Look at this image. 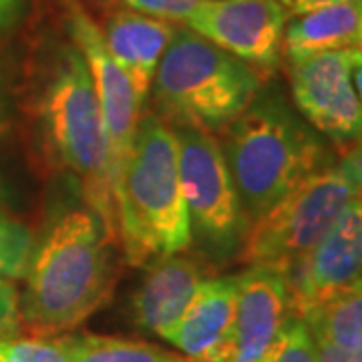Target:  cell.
Returning <instances> with one entry per match:
<instances>
[{
    "mask_svg": "<svg viewBox=\"0 0 362 362\" xmlns=\"http://www.w3.org/2000/svg\"><path fill=\"white\" fill-rule=\"evenodd\" d=\"M314 342H316V362H362V349H340L337 344L316 338Z\"/></svg>",
    "mask_w": 362,
    "mask_h": 362,
    "instance_id": "24",
    "label": "cell"
},
{
    "mask_svg": "<svg viewBox=\"0 0 362 362\" xmlns=\"http://www.w3.org/2000/svg\"><path fill=\"white\" fill-rule=\"evenodd\" d=\"M286 23L280 0H202L183 25L250 66L272 71L282 54Z\"/></svg>",
    "mask_w": 362,
    "mask_h": 362,
    "instance_id": "10",
    "label": "cell"
},
{
    "mask_svg": "<svg viewBox=\"0 0 362 362\" xmlns=\"http://www.w3.org/2000/svg\"><path fill=\"white\" fill-rule=\"evenodd\" d=\"M254 362H316V342L308 324L290 316L270 346Z\"/></svg>",
    "mask_w": 362,
    "mask_h": 362,
    "instance_id": "20",
    "label": "cell"
},
{
    "mask_svg": "<svg viewBox=\"0 0 362 362\" xmlns=\"http://www.w3.org/2000/svg\"><path fill=\"white\" fill-rule=\"evenodd\" d=\"M0 209H2V192H0Z\"/></svg>",
    "mask_w": 362,
    "mask_h": 362,
    "instance_id": "31",
    "label": "cell"
},
{
    "mask_svg": "<svg viewBox=\"0 0 362 362\" xmlns=\"http://www.w3.org/2000/svg\"><path fill=\"white\" fill-rule=\"evenodd\" d=\"M354 197L358 185L338 161H330L252 221L242 259L284 274L334 226Z\"/></svg>",
    "mask_w": 362,
    "mask_h": 362,
    "instance_id": "6",
    "label": "cell"
},
{
    "mask_svg": "<svg viewBox=\"0 0 362 362\" xmlns=\"http://www.w3.org/2000/svg\"><path fill=\"white\" fill-rule=\"evenodd\" d=\"M337 2H346V0H280V4L286 8L288 16H300V14L312 13L316 8L330 6Z\"/></svg>",
    "mask_w": 362,
    "mask_h": 362,
    "instance_id": "25",
    "label": "cell"
},
{
    "mask_svg": "<svg viewBox=\"0 0 362 362\" xmlns=\"http://www.w3.org/2000/svg\"><path fill=\"white\" fill-rule=\"evenodd\" d=\"M11 117H8V99H6V89H4V78L0 71V137L8 131Z\"/></svg>",
    "mask_w": 362,
    "mask_h": 362,
    "instance_id": "27",
    "label": "cell"
},
{
    "mask_svg": "<svg viewBox=\"0 0 362 362\" xmlns=\"http://www.w3.org/2000/svg\"><path fill=\"white\" fill-rule=\"evenodd\" d=\"M115 206L119 242L131 266L141 268L192 244L177 137L157 115L139 119L129 156L115 177Z\"/></svg>",
    "mask_w": 362,
    "mask_h": 362,
    "instance_id": "2",
    "label": "cell"
},
{
    "mask_svg": "<svg viewBox=\"0 0 362 362\" xmlns=\"http://www.w3.org/2000/svg\"><path fill=\"white\" fill-rule=\"evenodd\" d=\"M97 216L75 209L54 221L33 250L21 296V322L33 337L75 330L111 300L115 266Z\"/></svg>",
    "mask_w": 362,
    "mask_h": 362,
    "instance_id": "1",
    "label": "cell"
},
{
    "mask_svg": "<svg viewBox=\"0 0 362 362\" xmlns=\"http://www.w3.org/2000/svg\"><path fill=\"white\" fill-rule=\"evenodd\" d=\"M77 337H30L0 340V358L4 362H73Z\"/></svg>",
    "mask_w": 362,
    "mask_h": 362,
    "instance_id": "19",
    "label": "cell"
},
{
    "mask_svg": "<svg viewBox=\"0 0 362 362\" xmlns=\"http://www.w3.org/2000/svg\"><path fill=\"white\" fill-rule=\"evenodd\" d=\"M21 328V294L13 280L0 276V340L18 337Z\"/></svg>",
    "mask_w": 362,
    "mask_h": 362,
    "instance_id": "23",
    "label": "cell"
},
{
    "mask_svg": "<svg viewBox=\"0 0 362 362\" xmlns=\"http://www.w3.org/2000/svg\"><path fill=\"white\" fill-rule=\"evenodd\" d=\"M302 320L316 340H326L340 349H362V280L312 308Z\"/></svg>",
    "mask_w": 362,
    "mask_h": 362,
    "instance_id": "17",
    "label": "cell"
},
{
    "mask_svg": "<svg viewBox=\"0 0 362 362\" xmlns=\"http://www.w3.org/2000/svg\"><path fill=\"white\" fill-rule=\"evenodd\" d=\"M358 197H361V204H362V195H358Z\"/></svg>",
    "mask_w": 362,
    "mask_h": 362,
    "instance_id": "32",
    "label": "cell"
},
{
    "mask_svg": "<svg viewBox=\"0 0 362 362\" xmlns=\"http://www.w3.org/2000/svg\"><path fill=\"white\" fill-rule=\"evenodd\" d=\"M40 115L54 156L77 181L89 211L109 240L119 242L115 183L109 137L89 66L77 47L61 54L40 101Z\"/></svg>",
    "mask_w": 362,
    "mask_h": 362,
    "instance_id": "3",
    "label": "cell"
},
{
    "mask_svg": "<svg viewBox=\"0 0 362 362\" xmlns=\"http://www.w3.org/2000/svg\"><path fill=\"white\" fill-rule=\"evenodd\" d=\"M232 362H254L292 316L290 292L282 272L250 266L235 276Z\"/></svg>",
    "mask_w": 362,
    "mask_h": 362,
    "instance_id": "12",
    "label": "cell"
},
{
    "mask_svg": "<svg viewBox=\"0 0 362 362\" xmlns=\"http://www.w3.org/2000/svg\"><path fill=\"white\" fill-rule=\"evenodd\" d=\"M173 362H195L192 358H177V356H173Z\"/></svg>",
    "mask_w": 362,
    "mask_h": 362,
    "instance_id": "30",
    "label": "cell"
},
{
    "mask_svg": "<svg viewBox=\"0 0 362 362\" xmlns=\"http://www.w3.org/2000/svg\"><path fill=\"white\" fill-rule=\"evenodd\" d=\"M173 131L192 228L195 226L216 246L232 247L246 233V218L226 153L207 131L192 127Z\"/></svg>",
    "mask_w": 362,
    "mask_h": 362,
    "instance_id": "7",
    "label": "cell"
},
{
    "mask_svg": "<svg viewBox=\"0 0 362 362\" xmlns=\"http://www.w3.org/2000/svg\"><path fill=\"white\" fill-rule=\"evenodd\" d=\"M107 2H115L127 11L163 18L169 23H185V18L194 13L195 6L202 0H107Z\"/></svg>",
    "mask_w": 362,
    "mask_h": 362,
    "instance_id": "22",
    "label": "cell"
},
{
    "mask_svg": "<svg viewBox=\"0 0 362 362\" xmlns=\"http://www.w3.org/2000/svg\"><path fill=\"white\" fill-rule=\"evenodd\" d=\"M362 14V0H346L312 13L292 16L286 23L282 49L290 63L314 54L352 49Z\"/></svg>",
    "mask_w": 362,
    "mask_h": 362,
    "instance_id": "16",
    "label": "cell"
},
{
    "mask_svg": "<svg viewBox=\"0 0 362 362\" xmlns=\"http://www.w3.org/2000/svg\"><path fill=\"white\" fill-rule=\"evenodd\" d=\"M356 54V52H354ZM352 83H354V89L358 95V101H361V111H362V57L356 54V61H354V69H352Z\"/></svg>",
    "mask_w": 362,
    "mask_h": 362,
    "instance_id": "28",
    "label": "cell"
},
{
    "mask_svg": "<svg viewBox=\"0 0 362 362\" xmlns=\"http://www.w3.org/2000/svg\"><path fill=\"white\" fill-rule=\"evenodd\" d=\"M35 250L30 230L21 221L0 216V276L8 280L25 278Z\"/></svg>",
    "mask_w": 362,
    "mask_h": 362,
    "instance_id": "21",
    "label": "cell"
},
{
    "mask_svg": "<svg viewBox=\"0 0 362 362\" xmlns=\"http://www.w3.org/2000/svg\"><path fill=\"white\" fill-rule=\"evenodd\" d=\"M235 290V276L204 280L165 340L195 362H232Z\"/></svg>",
    "mask_w": 362,
    "mask_h": 362,
    "instance_id": "13",
    "label": "cell"
},
{
    "mask_svg": "<svg viewBox=\"0 0 362 362\" xmlns=\"http://www.w3.org/2000/svg\"><path fill=\"white\" fill-rule=\"evenodd\" d=\"M259 85L254 66L181 26L161 57L151 89L169 119L209 133L232 125L258 99Z\"/></svg>",
    "mask_w": 362,
    "mask_h": 362,
    "instance_id": "5",
    "label": "cell"
},
{
    "mask_svg": "<svg viewBox=\"0 0 362 362\" xmlns=\"http://www.w3.org/2000/svg\"><path fill=\"white\" fill-rule=\"evenodd\" d=\"M352 49L314 54L290 63V87L298 111L328 139L349 145L362 135V111L352 83Z\"/></svg>",
    "mask_w": 362,
    "mask_h": 362,
    "instance_id": "9",
    "label": "cell"
},
{
    "mask_svg": "<svg viewBox=\"0 0 362 362\" xmlns=\"http://www.w3.org/2000/svg\"><path fill=\"white\" fill-rule=\"evenodd\" d=\"M0 362H4V361H2V358H0Z\"/></svg>",
    "mask_w": 362,
    "mask_h": 362,
    "instance_id": "33",
    "label": "cell"
},
{
    "mask_svg": "<svg viewBox=\"0 0 362 362\" xmlns=\"http://www.w3.org/2000/svg\"><path fill=\"white\" fill-rule=\"evenodd\" d=\"M25 0H0V30H6L18 21Z\"/></svg>",
    "mask_w": 362,
    "mask_h": 362,
    "instance_id": "26",
    "label": "cell"
},
{
    "mask_svg": "<svg viewBox=\"0 0 362 362\" xmlns=\"http://www.w3.org/2000/svg\"><path fill=\"white\" fill-rule=\"evenodd\" d=\"M352 51L356 52L358 57H362V14L361 21H358V28H356V37H354V42H352Z\"/></svg>",
    "mask_w": 362,
    "mask_h": 362,
    "instance_id": "29",
    "label": "cell"
},
{
    "mask_svg": "<svg viewBox=\"0 0 362 362\" xmlns=\"http://www.w3.org/2000/svg\"><path fill=\"white\" fill-rule=\"evenodd\" d=\"M204 280V268L195 259L181 256V252L151 259L131 300L135 324L165 338L180 322Z\"/></svg>",
    "mask_w": 362,
    "mask_h": 362,
    "instance_id": "14",
    "label": "cell"
},
{
    "mask_svg": "<svg viewBox=\"0 0 362 362\" xmlns=\"http://www.w3.org/2000/svg\"><path fill=\"white\" fill-rule=\"evenodd\" d=\"M173 33L175 26L169 21L133 11H117L105 21V45L141 105L153 87L157 66Z\"/></svg>",
    "mask_w": 362,
    "mask_h": 362,
    "instance_id": "15",
    "label": "cell"
},
{
    "mask_svg": "<svg viewBox=\"0 0 362 362\" xmlns=\"http://www.w3.org/2000/svg\"><path fill=\"white\" fill-rule=\"evenodd\" d=\"M65 8L71 37L89 66L93 87L101 105L115 183L119 169L129 156L143 105L131 87L129 78L125 77V73L111 57L105 45L103 30L90 18V14L81 6L78 0H65Z\"/></svg>",
    "mask_w": 362,
    "mask_h": 362,
    "instance_id": "11",
    "label": "cell"
},
{
    "mask_svg": "<svg viewBox=\"0 0 362 362\" xmlns=\"http://www.w3.org/2000/svg\"><path fill=\"white\" fill-rule=\"evenodd\" d=\"M292 316L304 318L362 280V204L354 197L334 226L284 272Z\"/></svg>",
    "mask_w": 362,
    "mask_h": 362,
    "instance_id": "8",
    "label": "cell"
},
{
    "mask_svg": "<svg viewBox=\"0 0 362 362\" xmlns=\"http://www.w3.org/2000/svg\"><path fill=\"white\" fill-rule=\"evenodd\" d=\"M226 159L252 220L330 163L322 139L280 99H256L233 121Z\"/></svg>",
    "mask_w": 362,
    "mask_h": 362,
    "instance_id": "4",
    "label": "cell"
},
{
    "mask_svg": "<svg viewBox=\"0 0 362 362\" xmlns=\"http://www.w3.org/2000/svg\"><path fill=\"white\" fill-rule=\"evenodd\" d=\"M73 362H173L157 346L115 337H77Z\"/></svg>",
    "mask_w": 362,
    "mask_h": 362,
    "instance_id": "18",
    "label": "cell"
}]
</instances>
